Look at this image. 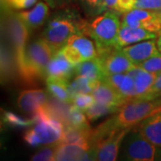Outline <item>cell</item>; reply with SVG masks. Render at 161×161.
I'll return each mask as SVG.
<instances>
[{
	"label": "cell",
	"mask_w": 161,
	"mask_h": 161,
	"mask_svg": "<svg viewBox=\"0 0 161 161\" xmlns=\"http://www.w3.org/2000/svg\"><path fill=\"white\" fill-rule=\"evenodd\" d=\"M161 111V96L154 99L132 98L108 120L92 130L91 142L96 143L115 131L132 128L148 116Z\"/></svg>",
	"instance_id": "cell-1"
},
{
	"label": "cell",
	"mask_w": 161,
	"mask_h": 161,
	"mask_svg": "<svg viewBox=\"0 0 161 161\" xmlns=\"http://www.w3.org/2000/svg\"><path fill=\"white\" fill-rule=\"evenodd\" d=\"M84 22L85 20L73 7L60 8L48 17L41 37L57 53L63 48L72 36L82 33L81 29Z\"/></svg>",
	"instance_id": "cell-2"
},
{
	"label": "cell",
	"mask_w": 161,
	"mask_h": 161,
	"mask_svg": "<svg viewBox=\"0 0 161 161\" xmlns=\"http://www.w3.org/2000/svg\"><path fill=\"white\" fill-rule=\"evenodd\" d=\"M2 20L4 21L5 35L8 38L14 50L17 71L20 76L24 79L25 76V54L27 48V40L30 31L23 21L18 17L16 12L11 7L1 6Z\"/></svg>",
	"instance_id": "cell-3"
},
{
	"label": "cell",
	"mask_w": 161,
	"mask_h": 161,
	"mask_svg": "<svg viewBox=\"0 0 161 161\" xmlns=\"http://www.w3.org/2000/svg\"><path fill=\"white\" fill-rule=\"evenodd\" d=\"M119 15L115 12L106 11L91 22L85 20L81 32L93 40L97 49L115 46L121 26Z\"/></svg>",
	"instance_id": "cell-4"
},
{
	"label": "cell",
	"mask_w": 161,
	"mask_h": 161,
	"mask_svg": "<svg viewBox=\"0 0 161 161\" xmlns=\"http://www.w3.org/2000/svg\"><path fill=\"white\" fill-rule=\"evenodd\" d=\"M56 53L42 37L31 41L26 48L25 76L26 82L47 79V69Z\"/></svg>",
	"instance_id": "cell-5"
},
{
	"label": "cell",
	"mask_w": 161,
	"mask_h": 161,
	"mask_svg": "<svg viewBox=\"0 0 161 161\" xmlns=\"http://www.w3.org/2000/svg\"><path fill=\"white\" fill-rule=\"evenodd\" d=\"M158 148L142 135L138 126L132 127L124 139L118 158L120 160L153 161Z\"/></svg>",
	"instance_id": "cell-6"
},
{
	"label": "cell",
	"mask_w": 161,
	"mask_h": 161,
	"mask_svg": "<svg viewBox=\"0 0 161 161\" xmlns=\"http://www.w3.org/2000/svg\"><path fill=\"white\" fill-rule=\"evenodd\" d=\"M64 124L57 117H48L40 121L25 132L23 140L30 146L60 143Z\"/></svg>",
	"instance_id": "cell-7"
},
{
	"label": "cell",
	"mask_w": 161,
	"mask_h": 161,
	"mask_svg": "<svg viewBox=\"0 0 161 161\" xmlns=\"http://www.w3.org/2000/svg\"><path fill=\"white\" fill-rule=\"evenodd\" d=\"M97 59L105 75L127 74L135 65L125 56L122 47L114 46L97 49Z\"/></svg>",
	"instance_id": "cell-8"
},
{
	"label": "cell",
	"mask_w": 161,
	"mask_h": 161,
	"mask_svg": "<svg viewBox=\"0 0 161 161\" xmlns=\"http://www.w3.org/2000/svg\"><path fill=\"white\" fill-rule=\"evenodd\" d=\"M61 51L75 66L86 60L96 58L98 54L97 47L83 33L72 36Z\"/></svg>",
	"instance_id": "cell-9"
},
{
	"label": "cell",
	"mask_w": 161,
	"mask_h": 161,
	"mask_svg": "<svg viewBox=\"0 0 161 161\" xmlns=\"http://www.w3.org/2000/svg\"><path fill=\"white\" fill-rule=\"evenodd\" d=\"M131 128L115 131L92 146L94 160L115 161L118 158L124 139Z\"/></svg>",
	"instance_id": "cell-10"
},
{
	"label": "cell",
	"mask_w": 161,
	"mask_h": 161,
	"mask_svg": "<svg viewBox=\"0 0 161 161\" xmlns=\"http://www.w3.org/2000/svg\"><path fill=\"white\" fill-rule=\"evenodd\" d=\"M121 23L131 27L143 28L159 35L161 33V11L133 8L123 14Z\"/></svg>",
	"instance_id": "cell-11"
},
{
	"label": "cell",
	"mask_w": 161,
	"mask_h": 161,
	"mask_svg": "<svg viewBox=\"0 0 161 161\" xmlns=\"http://www.w3.org/2000/svg\"><path fill=\"white\" fill-rule=\"evenodd\" d=\"M94 160L92 146L89 142L60 143L54 161Z\"/></svg>",
	"instance_id": "cell-12"
},
{
	"label": "cell",
	"mask_w": 161,
	"mask_h": 161,
	"mask_svg": "<svg viewBox=\"0 0 161 161\" xmlns=\"http://www.w3.org/2000/svg\"><path fill=\"white\" fill-rule=\"evenodd\" d=\"M75 75V66L70 62L63 52H57L51 59L47 69L46 80H63L70 82Z\"/></svg>",
	"instance_id": "cell-13"
},
{
	"label": "cell",
	"mask_w": 161,
	"mask_h": 161,
	"mask_svg": "<svg viewBox=\"0 0 161 161\" xmlns=\"http://www.w3.org/2000/svg\"><path fill=\"white\" fill-rule=\"evenodd\" d=\"M154 40L155 39L143 40L135 44L124 47L122 49L132 64L138 65L139 64L142 63L145 60L161 53Z\"/></svg>",
	"instance_id": "cell-14"
},
{
	"label": "cell",
	"mask_w": 161,
	"mask_h": 161,
	"mask_svg": "<svg viewBox=\"0 0 161 161\" xmlns=\"http://www.w3.org/2000/svg\"><path fill=\"white\" fill-rule=\"evenodd\" d=\"M49 8L50 6L45 1H40L29 11L17 12L16 14L30 31H32L46 23L49 17Z\"/></svg>",
	"instance_id": "cell-15"
},
{
	"label": "cell",
	"mask_w": 161,
	"mask_h": 161,
	"mask_svg": "<svg viewBox=\"0 0 161 161\" xmlns=\"http://www.w3.org/2000/svg\"><path fill=\"white\" fill-rule=\"evenodd\" d=\"M157 36L158 35L155 32L150 31L143 28L131 27L121 23L115 46L118 47H124L143 40L156 39Z\"/></svg>",
	"instance_id": "cell-16"
},
{
	"label": "cell",
	"mask_w": 161,
	"mask_h": 161,
	"mask_svg": "<svg viewBox=\"0 0 161 161\" xmlns=\"http://www.w3.org/2000/svg\"><path fill=\"white\" fill-rule=\"evenodd\" d=\"M47 104L45 91L40 89H30L23 91L17 98L19 108L26 113H36Z\"/></svg>",
	"instance_id": "cell-17"
},
{
	"label": "cell",
	"mask_w": 161,
	"mask_h": 161,
	"mask_svg": "<svg viewBox=\"0 0 161 161\" xmlns=\"http://www.w3.org/2000/svg\"><path fill=\"white\" fill-rule=\"evenodd\" d=\"M92 94L96 101L117 108H121L128 101L115 88L111 86L106 80H101Z\"/></svg>",
	"instance_id": "cell-18"
},
{
	"label": "cell",
	"mask_w": 161,
	"mask_h": 161,
	"mask_svg": "<svg viewBox=\"0 0 161 161\" xmlns=\"http://www.w3.org/2000/svg\"><path fill=\"white\" fill-rule=\"evenodd\" d=\"M137 126L150 142L161 148V111L148 116Z\"/></svg>",
	"instance_id": "cell-19"
},
{
	"label": "cell",
	"mask_w": 161,
	"mask_h": 161,
	"mask_svg": "<svg viewBox=\"0 0 161 161\" xmlns=\"http://www.w3.org/2000/svg\"><path fill=\"white\" fill-rule=\"evenodd\" d=\"M127 74L132 76L135 82V98L143 97L154 83L158 74H153L142 69L138 65H134Z\"/></svg>",
	"instance_id": "cell-20"
},
{
	"label": "cell",
	"mask_w": 161,
	"mask_h": 161,
	"mask_svg": "<svg viewBox=\"0 0 161 161\" xmlns=\"http://www.w3.org/2000/svg\"><path fill=\"white\" fill-rule=\"evenodd\" d=\"M92 129L88 126H75L65 125L60 143H79L89 142L92 136Z\"/></svg>",
	"instance_id": "cell-21"
},
{
	"label": "cell",
	"mask_w": 161,
	"mask_h": 161,
	"mask_svg": "<svg viewBox=\"0 0 161 161\" xmlns=\"http://www.w3.org/2000/svg\"><path fill=\"white\" fill-rule=\"evenodd\" d=\"M75 76H83L93 80H102L105 75L98 59L93 58L77 64L75 66Z\"/></svg>",
	"instance_id": "cell-22"
},
{
	"label": "cell",
	"mask_w": 161,
	"mask_h": 161,
	"mask_svg": "<svg viewBox=\"0 0 161 161\" xmlns=\"http://www.w3.org/2000/svg\"><path fill=\"white\" fill-rule=\"evenodd\" d=\"M101 80H93L83 76H75L69 82L70 93L73 97L80 93H92Z\"/></svg>",
	"instance_id": "cell-23"
},
{
	"label": "cell",
	"mask_w": 161,
	"mask_h": 161,
	"mask_svg": "<svg viewBox=\"0 0 161 161\" xmlns=\"http://www.w3.org/2000/svg\"><path fill=\"white\" fill-rule=\"evenodd\" d=\"M47 87L52 96L58 101L63 103H72L69 82L63 80H47Z\"/></svg>",
	"instance_id": "cell-24"
},
{
	"label": "cell",
	"mask_w": 161,
	"mask_h": 161,
	"mask_svg": "<svg viewBox=\"0 0 161 161\" xmlns=\"http://www.w3.org/2000/svg\"><path fill=\"white\" fill-rule=\"evenodd\" d=\"M10 47L6 43H2L1 45V79L2 81H6L11 79L14 74V69L16 67V62L14 56H12Z\"/></svg>",
	"instance_id": "cell-25"
},
{
	"label": "cell",
	"mask_w": 161,
	"mask_h": 161,
	"mask_svg": "<svg viewBox=\"0 0 161 161\" xmlns=\"http://www.w3.org/2000/svg\"><path fill=\"white\" fill-rule=\"evenodd\" d=\"M119 108H120L95 101V103L93 104L91 108H89L86 111H84V113L86 115L88 120L93 122L103 117L105 115L115 114L119 110Z\"/></svg>",
	"instance_id": "cell-26"
},
{
	"label": "cell",
	"mask_w": 161,
	"mask_h": 161,
	"mask_svg": "<svg viewBox=\"0 0 161 161\" xmlns=\"http://www.w3.org/2000/svg\"><path fill=\"white\" fill-rule=\"evenodd\" d=\"M85 15L93 18L104 13V0H78Z\"/></svg>",
	"instance_id": "cell-27"
},
{
	"label": "cell",
	"mask_w": 161,
	"mask_h": 161,
	"mask_svg": "<svg viewBox=\"0 0 161 161\" xmlns=\"http://www.w3.org/2000/svg\"><path fill=\"white\" fill-rule=\"evenodd\" d=\"M3 122L6 125L14 128H26L35 124L33 117L31 119H24L10 111H4Z\"/></svg>",
	"instance_id": "cell-28"
},
{
	"label": "cell",
	"mask_w": 161,
	"mask_h": 161,
	"mask_svg": "<svg viewBox=\"0 0 161 161\" xmlns=\"http://www.w3.org/2000/svg\"><path fill=\"white\" fill-rule=\"evenodd\" d=\"M66 125H72L75 126H88L89 122L84 111L79 109L75 106L72 105L67 110Z\"/></svg>",
	"instance_id": "cell-29"
},
{
	"label": "cell",
	"mask_w": 161,
	"mask_h": 161,
	"mask_svg": "<svg viewBox=\"0 0 161 161\" xmlns=\"http://www.w3.org/2000/svg\"><path fill=\"white\" fill-rule=\"evenodd\" d=\"M123 97L126 98L127 100H131L135 98V82L134 79L129 74H125V78L122 81L121 85L117 89Z\"/></svg>",
	"instance_id": "cell-30"
},
{
	"label": "cell",
	"mask_w": 161,
	"mask_h": 161,
	"mask_svg": "<svg viewBox=\"0 0 161 161\" xmlns=\"http://www.w3.org/2000/svg\"><path fill=\"white\" fill-rule=\"evenodd\" d=\"M60 143H53L45 145L40 151L31 157V160L33 161H54V158Z\"/></svg>",
	"instance_id": "cell-31"
},
{
	"label": "cell",
	"mask_w": 161,
	"mask_h": 161,
	"mask_svg": "<svg viewBox=\"0 0 161 161\" xmlns=\"http://www.w3.org/2000/svg\"><path fill=\"white\" fill-rule=\"evenodd\" d=\"M95 98L92 93H80L73 97L72 104L82 111H86L95 103Z\"/></svg>",
	"instance_id": "cell-32"
},
{
	"label": "cell",
	"mask_w": 161,
	"mask_h": 161,
	"mask_svg": "<svg viewBox=\"0 0 161 161\" xmlns=\"http://www.w3.org/2000/svg\"><path fill=\"white\" fill-rule=\"evenodd\" d=\"M138 66L150 73L159 74L161 72V53L139 64Z\"/></svg>",
	"instance_id": "cell-33"
},
{
	"label": "cell",
	"mask_w": 161,
	"mask_h": 161,
	"mask_svg": "<svg viewBox=\"0 0 161 161\" xmlns=\"http://www.w3.org/2000/svg\"><path fill=\"white\" fill-rule=\"evenodd\" d=\"M38 0H1V6H7L14 10L28 9Z\"/></svg>",
	"instance_id": "cell-34"
},
{
	"label": "cell",
	"mask_w": 161,
	"mask_h": 161,
	"mask_svg": "<svg viewBox=\"0 0 161 161\" xmlns=\"http://www.w3.org/2000/svg\"><path fill=\"white\" fill-rule=\"evenodd\" d=\"M161 96V72L158 74L154 83L143 97L140 98V99H154Z\"/></svg>",
	"instance_id": "cell-35"
},
{
	"label": "cell",
	"mask_w": 161,
	"mask_h": 161,
	"mask_svg": "<svg viewBox=\"0 0 161 161\" xmlns=\"http://www.w3.org/2000/svg\"><path fill=\"white\" fill-rule=\"evenodd\" d=\"M134 8L161 11V0H135Z\"/></svg>",
	"instance_id": "cell-36"
},
{
	"label": "cell",
	"mask_w": 161,
	"mask_h": 161,
	"mask_svg": "<svg viewBox=\"0 0 161 161\" xmlns=\"http://www.w3.org/2000/svg\"><path fill=\"white\" fill-rule=\"evenodd\" d=\"M135 0H118L116 5V13L118 14H124L134 8Z\"/></svg>",
	"instance_id": "cell-37"
},
{
	"label": "cell",
	"mask_w": 161,
	"mask_h": 161,
	"mask_svg": "<svg viewBox=\"0 0 161 161\" xmlns=\"http://www.w3.org/2000/svg\"><path fill=\"white\" fill-rule=\"evenodd\" d=\"M44 1L48 4L50 8L53 9H60V8L72 6L76 2H78V0H44Z\"/></svg>",
	"instance_id": "cell-38"
},
{
	"label": "cell",
	"mask_w": 161,
	"mask_h": 161,
	"mask_svg": "<svg viewBox=\"0 0 161 161\" xmlns=\"http://www.w3.org/2000/svg\"><path fill=\"white\" fill-rule=\"evenodd\" d=\"M117 1L118 0H104V11H112L116 13Z\"/></svg>",
	"instance_id": "cell-39"
},
{
	"label": "cell",
	"mask_w": 161,
	"mask_h": 161,
	"mask_svg": "<svg viewBox=\"0 0 161 161\" xmlns=\"http://www.w3.org/2000/svg\"><path fill=\"white\" fill-rule=\"evenodd\" d=\"M157 46H158V50L161 52V33L158 35V39L157 40Z\"/></svg>",
	"instance_id": "cell-40"
},
{
	"label": "cell",
	"mask_w": 161,
	"mask_h": 161,
	"mask_svg": "<svg viewBox=\"0 0 161 161\" xmlns=\"http://www.w3.org/2000/svg\"><path fill=\"white\" fill-rule=\"evenodd\" d=\"M156 160H161V148H158L157 157H156Z\"/></svg>",
	"instance_id": "cell-41"
}]
</instances>
